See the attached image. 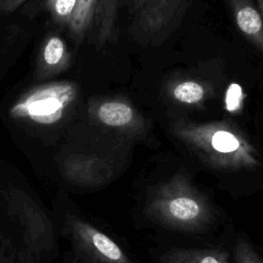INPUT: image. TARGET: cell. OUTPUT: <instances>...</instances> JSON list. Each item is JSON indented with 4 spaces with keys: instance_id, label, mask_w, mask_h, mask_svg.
<instances>
[{
    "instance_id": "obj_8",
    "label": "cell",
    "mask_w": 263,
    "mask_h": 263,
    "mask_svg": "<svg viewBox=\"0 0 263 263\" xmlns=\"http://www.w3.org/2000/svg\"><path fill=\"white\" fill-rule=\"evenodd\" d=\"M71 64V54L66 42L59 35H50L43 42L36 65L38 79H47L66 71Z\"/></svg>"
},
{
    "instance_id": "obj_1",
    "label": "cell",
    "mask_w": 263,
    "mask_h": 263,
    "mask_svg": "<svg viewBox=\"0 0 263 263\" xmlns=\"http://www.w3.org/2000/svg\"><path fill=\"white\" fill-rule=\"evenodd\" d=\"M144 215L160 227L186 233L208 231L217 218L211 199L183 173L149 189Z\"/></svg>"
},
{
    "instance_id": "obj_15",
    "label": "cell",
    "mask_w": 263,
    "mask_h": 263,
    "mask_svg": "<svg viewBox=\"0 0 263 263\" xmlns=\"http://www.w3.org/2000/svg\"><path fill=\"white\" fill-rule=\"evenodd\" d=\"M233 258L234 263H263L262 258L257 254L243 234L236 238Z\"/></svg>"
},
{
    "instance_id": "obj_2",
    "label": "cell",
    "mask_w": 263,
    "mask_h": 263,
    "mask_svg": "<svg viewBox=\"0 0 263 263\" xmlns=\"http://www.w3.org/2000/svg\"><path fill=\"white\" fill-rule=\"evenodd\" d=\"M174 135L198 158L220 172L254 171L261 165L260 154L247 137L225 121L194 123L179 120Z\"/></svg>"
},
{
    "instance_id": "obj_14",
    "label": "cell",
    "mask_w": 263,
    "mask_h": 263,
    "mask_svg": "<svg viewBox=\"0 0 263 263\" xmlns=\"http://www.w3.org/2000/svg\"><path fill=\"white\" fill-rule=\"evenodd\" d=\"M77 0H46L45 6L50 13L53 21L60 25H66L69 27L75 8Z\"/></svg>"
},
{
    "instance_id": "obj_6",
    "label": "cell",
    "mask_w": 263,
    "mask_h": 263,
    "mask_svg": "<svg viewBox=\"0 0 263 263\" xmlns=\"http://www.w3.org/2000/svg\"><path fill=\"white\" fill-rule=\"evenodd\" d=\"M65 180L81 186H100L110 181L113 175L112 164L98 155L71 154L60 167Z\"/></svg>"
},
{
    "instance_id": "obj_12",
    "label": "cell",
    "mask_w": 263,
    "mask_h": 263,
    "mask_svg": "<svg viewBox=\"0 0 263 263\" xmlns=\"http://www.w3.org/2000/svg\"><path fill=\"white\" fill-rule=\"evenodd\" d=\"M177 7V0H151L142 6L143 13L141 15L142 22L148 23L152 30L162 27L170 21Z\"/></svg>"
},
{
    "instance_id": "obj_11",
    "label": "cell",
    "mask_w": 263,
    "mask_h": 263,
    "mask_svg": "<svg viewBox=\"0 0 263 263\" xmlns=\"http://www.w3.org/2000/svg\"><path fill=\"white\" fill-rule=\"evenodd\" d=\"M209 95L208 87L196 80L178 81L171 87V96L175 101L185 105H197Z\"/></svg>"
},
{
    "instance_id": "obj_4",
    "label": "cell",
    "mask_w": 263,
    "mask_h": 263,
    "mask_svg": "<svg viewBox=\"0 0 263 263\" xmlns=\"http://www.w3.org/2000/svg\"><path fill=\"white\" fill-rule=\"evenodd\" d=\"M3 196L10 215L16 216L23 226L26 242L36 252L52 249L53 229L39 205L21 190L7 189Z\"/></svg>"
},
{
    "instance_id": "obj_9",
    "label": "cell",
    "mask_w": 263,
    "mask_h": 263,
    "mask_svg": "<svg viewBox=\"0 0 263 263\" xmlns=\"http://www.w3.org/2000/svg\"><path fill=\"white\" fill-rule=\"evenodd\" d=\"M239 31L263 52V16L253 0H226Z\"/></svg>"
},
{
    "instance_id": "obj_17",
    "label": "cell",
    "mask_w": 263,
    "mask_h": 263,
    "mask_svg": "<svg viewBox=\"0 0 263 263\" xmlns=\"http://www.w3.org/2000/svg\"><path fill=\"white\" fill-rule=\"evenodd\" d=\"M26 0H0V11L9 13L21 6Z\"/></svg>"
},
{
    "instance_id": "obj_7",
    "label": "cell",
    "mask_w": 263,
    "mask_h": 263,
    "mask_svg": "<svg viewBox=\"0 0 263 263\" xmlns=\"http://www.w3.org/2000/svg\"><path fill=\"white\" fill-rule=\"evenodd\" d=\"M88 114L93 121L104 126L122 130L136 129L141 123L137 110L121 100H104L91 103Z\"/></svg>"
},
{
    "instance_id": "obj_16",
    "label": "cell",
    "mask_w": 263,
    "mask_h": 263,
    "mask_svg": "<svg viewBox=\"0 0 263 263\" xmlns=\"http://www.w3.org/2000/svg\"><path fill=\"white\" fill-rule=\"evenodd\" d=\"M245 98L246 93L243 92V88L238 83H230L225 92V109L230 113H238L243 107Z\"/></svg>"
},
{
    "instance_id": "obj_10",
    "label": "cell",
    "mask_w": 263,
    "mask_h": 263,
    "mask_svg": "<svg viewBox=\"0 0 263 263\" xmlns=\"http://www.w3.org/2000/svg\"><path fill=\"white\" fill-rule=\"evenodd\" d=\"M162 263H229L227 251L219 248L173 249L161 258Z\"/></svg>"
},
{
    "instance_id": "obj_3",
    "label": "cell",
    "mask_w": 263,
    "mask_h": 263,
    "mask_svg": "<svg viewBox=\"0 0 263 263\" xmlns=\"http://www.w3.org/2000/svg\"><path fill=\"white\" fill-rule=\"evenodd\" d=\"M78 97L73 82L59 81L29 89L10 108L12 118L40 125L61 121L72 109Z\"/></svg>"
},
{
    "instance_id": "obj_5",
    "label": "cell",
    "mask_w": 263,
    "mask_h": 263,
    "mask_svg": "<svg viewBox=\"0 0 263 263\" xmlns=\"http://www.w3.org/2000/svg\"><path fill=\"white\" fill-rule=\"evenodd\" d=\"M68 229L77 249L93 263H136L112 238L89 223L69 217Z\"/></svg>"
},
{
    "instance_id": "obj_18",
    "label": "cell",
    "mask_w": 263,
    "mask_h": 263,
    "mask_svg": "<svg viewBox=\"0 0 263 263\" xmlns=\"http://www.w3.org/2000/svg\"><path fill=\"white\" fill-rule=\"evenodd\" d=\"M257 2H258L257 6H258V8H259V10H260V12L263 16V0H257Z\"/></svg>"
},
{
    "instance_id": "obj_13",
    "label": "cell",
    "mask_w": 263,
    "mask_h": 263,
    "mask_svg": "<svg viewBox=\"0 0 263 263\" xmlns=\"http://www.w3.org/2000/svg\"><path fill=\"white\" fill-rule=\"evenodd\" d=\"M98 0H77L76 8L69 25L73 37L80 40L89 29L96 14Z\"/></svg>"
}]
</instances>
